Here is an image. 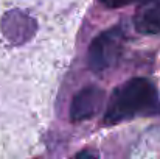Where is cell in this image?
I'll return each mask as SVG.
<instances>
[{
	"label": "cell",
	"instance_id": "cell-6",
	"mask_svg": "<svg viewBox=\"0 0 160 159\" xmlns=\"http://www.w3.org/2000/svg\"><path fill=\"white\" fill-rule=\"evenodd\" d=\"M73 159H100V156H98V153L95 150L86 148V150H81Z\"/></svg>",
	"mask_w": 160,
	"mask_h": 159
},
{
	"label": "cell",
	"instance_id": "cell-2",
	"mask_svg": "<svg viewBox=\"0 0 160 159\" xmlns=\"http://www.w3.org/2000/svg\"><path fill=\"white\" fill-rule=\"evenodd\" d=\"M124 39L126 33L121 25H115L98 34L92 41L87 53V62L90 70L101 73L113 67L121 56Z\"/></svg>",
	"mask_w": 160,
	"mask_h": 159
},
{
	"label": "cell",
	"instance_id": "cell-5",
	"mask_svg": "<svg viewBox=\"0 0 160 159\" xmlns=\"http://www.w3.org/2000/svg\"><path fill=\"white\" fill-rule=\"evenodd\" d=\"M100 2L107 8H121V6H126L135 0H100Z\"/></svg>",
	"mask_w": 160,
	"mask_h": 159
},
{
	"label": "cell",
	"instance_id": "cell-4",
	"mask_svg": "<svg viewBox=\"0 0 160 159\" xmlns=\"http://www.w3.org/2000/svg\"><path fill=\"white\" fill-rule=\"evenodd\" d=\"M134 25L143 34H159L160 0H140L134 16Z\"/></svg>",
	"mask_w": 160,
	"mask_h": 159
},
{
	"label": "cell",
	"instance_id": "cell-3",
	"mask_svg": "<svg viewBox=\"0 0 160 159\" xmlns=\"http://www.w3.org/2000/svg\"><path fill=\"white\" fill-rule=\"evenodd\" d=\"M104 91L98 86H86L75 94L70 103V120L84 122L92 119L104 103Z\"/></svg>",
	"mask_w": 160,
	"mask_h": 159
},
{
	"label": "cell",
	"instance_id": "cell-1",
	"mask_svg": "<svg viewBox=\"0 0 160 159\" xmlns=\"http://www.w3.org/2000/svg\"><path fill=\"white\" fill-rule=\"evenodd\" d=\"M160 114L157 87L148 78H132L118 86L107 102L104 122L115 125L137 117H152Z\"/></svg>",
	"mask_w": 160,
	"mask_h": 159
}]
</instances>
